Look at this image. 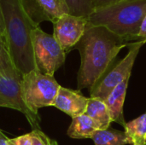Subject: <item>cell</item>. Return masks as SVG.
<instances>
[{"mask_svg": "<svg viewBox=\"0 0 146 145\" xmlns=\"http://www.w3.org/2000/svg\"><path fill=\"white\" fill-rule=\"evenodd\" d=\"M85 114L98 124L100 130L108 129L112 122L110 110L104 100L99 98H88V104Z\"/></svg>", "mask_w": 146, "mask_h": 145, "instance_id": "13", "label": "cell"}, {"mask_svg": "<svg viewBox=\"0 0 146 145\" xmlns=\"http://www.w3.org/2000/svg\"><path fill=\"white\" fill-rule=\"evenodd\" d=\"M138 41H144L146 43V15L142 21L139 32L138 35Z\"/></svg>", "mask_w": 146, "mask_h": 145, "instance_id": "21", "label": "cell"}, {"mask_svg": "<svg viewBox=\"0 0 146 145\" xmlns=\"http://www.w3.org/2000/svg\"><path fill=\"white\" fill-rule=\"evenodd\" d=\"M53 36L62 50L69 52L83 37L88 21L85 17L64 14L53 22Z\"/></svg>", "mask_w": 146, "mask_h": 145, "instance_id": "8", "label": "cell"}, {"mask_svg": "<svg viewBox=\"0 0 146 145\" xmlns=\"http://www.w3.org/2000/svg\"><path fill=\"white\" fill-rule=\"evenodd\" d=\"M98 130L100 128L98 124L87 115L83 114L72 118L67 134L69 138L74 139H92L94 133Z\"/></svg>", "mask_w": 146, "mask_h": 145, "instance_id": "12", "label": "cell"}, {"mask_svg": "<svg viewBox=\"0 0 146 145\" xmlns=\"http://www.w3.org/2000/svg\"><path fill=\"white\" fill-rule=\"evenodd\" d=\"M9 145H32V138L31 134H24L14 138H9Z\"/></svg>", "mask_w": 146, "mask_h": 145, "instance_id": "19", "label": "cell"}, {"mask_svg": "<svg viewBox=\"0 0 146 145\" xmlns=\"http://www.w3.org/2000/svg\"><path fill=\"white\" fill-rule=\"evenodd\" d=\"M0 40H1V41H3V40H2V38H1V37H0ZM3 43H4V42H3Z\"/></svg>", "mask_w": 146, "mask_h": 145, "instance_id": "24", "label": "cell"}, {"mask_svg": "<svg viewBox=\"0 0 146 145\" xmlns=\"http://www.w3.org/2000/svg\"><path fill=\"white\" fill-rule=\"evenodd\" d=\"M0 74L7 76L21 75L15 68L6 44L0 40Z\"/></svg>", "mask_w": 146, "mask_h": 145, "instance_id": "17", "label": "cell"}, {"mask_svg": "<svg viewBox=\"0 0 146 145\" xmlns=\"http://www.w3.org/2000/svg\"><path fill=\"white\" fill-rule=\"evenodd\" d=\"M30 134L32 145H58L55 140L50 139L41 130H33Z\"/></svg>", "mask_w": 146, "mask_h": 145, "instance_id": "18", "label": "cell"}, {"mask_svg": "<svg viewBox=\"0 0 146 145\" xmlns=\"http://www.w3.org/2000/svg\"><path fill=\"white\" fill-rule=\"evenodd\" d=\"M0 145H9V138L0 130Z\"/></svg>", "mask_w": 146, "mask_h": 145, "instance_id": "23", "label": "cell"}, {"mask_svg": "<svg viewBox=\"0 0 146 145\" xmlns=\"http://www.w3.org/2000/svg\"><path fill=\"white\" fill-rule=\"evenodd\" d=\"M33 52L37 69L50 76H54L66 58V52L54 36L44 32L39 26L33 32Z\"/></svg>", "mask_w": 146, "mask_h": 145, "instance_id": "6", "label": "cell"}, {"mask_svg": "<svg viewBox=\"0 0 146 145\" xmlns=\"http://www.w3.org/2000/svg\"><path fill=\"white\" fill-rule=\"evenodd\" d=\"M0 37L2 38V40L4 42V44H6V41H5V25H4L3 15L1 5H0Z\"/></svg>", "mask_w": 146, "mask_h": 145, "instance_id": "22", "label": "cell"}, {"mask_svg": "<svg viewBox=\"0 0 146 145\" xmlns=\"http://www.w3.org/2000/svg\"><path fill=\"white\" fill-rule=\"evenodd\" d=\"M95 145H125L128 144L125 132H120L113 128L97 131L92 136Z\"/></svg>", "mask_w": 146, "mask_h": 145, "instance_id": "16", "label": "cell"}, {"mask_svg": "<svg viewBox=\"0 0 146 145\" xmlns=\"http://www.w3.org/2000/svg\"><path fill=\"white\" fill-rule=\"evenodd\" d=\"M125 133L128 144L146 145V114L127 122Z\"/></svg>", "mask_w": 146, "mask_h": 145, "instance_id": "14", "label": "cell"}, {"mask_svg": "<svg viewBox=\"0 0 146 145\" xmlns=\"http://www.w3.org/2000/svg\"><path fill=\"white\" fill-rule=\"evenodd\" d=\"M21 3L27 15L37 25L44 21L53 22L64 15L57 0H21Z\"/></svg>", "mask_w": 146, "mask_h": 145, "instance_id": "9", "label": "cell"}, {"mask_svg": "<svg viewBox=\"0 0 146 145\" xmlns=\"http://www.w3.org/2000/svg\"><path fill=\"white\" fill-rule=\"evenodd\" d=\"M64 14L88 18L95 10L92 0H57Z\"/></svg>", "mask_w": 146, "mask_h": 145, "instance_id": "15", "label": "cell"}, {"mask_svg": "<svg viewBox=\"0 0 146 145\" xmlns=\"http://www.w3.org/2000/svg\"><path fill=\"white\" fill-rule=\"evenodd\" d=\"M129 44L106 27L88 23L74 48L80 51L81 59L77 77L78 91L91 89L112 65L121 49Z\"/></svg>", "mask_w": 146, "mask_h": 145, "instance_id": "1", "label": "cell"}, {"mask_svg": "<svg viewBox=\"0 0 146 145\" xmlns=\"http://www.w3.org/2000/svg\"><path fill=\"white\" fill-rule=\"evenodd\" d=\"M144 41L131 42L127 56L117 63L113 62L104 74L90 89V97L105 100L110 93L126 79L130 78L133 67Z\"/></svg>", "mask_w": 146, "mask_h": 145, "instance_id": "5", "label": "cell"}, {"mask_svg": "<svg viewBox=\"0 0 146 145\" xmlns=\"http://www.w3.org/2000/svg\"><path fill=\"white\" fill-rule=\"evenodd\" d=\"M21 87L27 105L33 112L38 114L39 109L53 106L61 85L54 76L44 74L36 69L22 75Z\"/></svg>", "mask_w": 146, "mask_h": 145, "instance_id": "4", "label": "cell"}, {"mask_svg": "<svg viewBox=\"0 0 146 145\" xmlns=\"http://www.w3.org/2000/svg\"><path fill=\"white\" fill-rule=\"evenodd\" d=\"M6 46L13 64L22 76L36 70L33 52V32L38 25L26 13L21 0H0Z\"/></svg>", "mask_w": 146, "mask_h": 145, "instance_id": "2", "label": "cell"}, {"mask_svg": "<svg viewBox=\"0 0 146 145\" xmlns=\"http://www.w3.org/2000/svg\"><path fill=\"white\" fill-rule=\"evenodd\" d=\"M88 98L80 93V91L71 90L61 86L54 101L53 106L72 118L86 113Z\"/></svg>", "mask_w": 146, "mask_h": 145, "instance_id": "10", "label": "cell"}, {"mask_svg": "<svg viewBox=\"0 0 146 145\" xmlns=\"http://www.w3.org/2000/svg\"><path fill=\"white\" fill-rule=\"evenodd\" d=\"M122 1H125V0H92V3H93L94 8L96 9L98 8L115 4V3H120Z\"/></svg>", "mask_w": 146, "mask_h": 145, "instance_id": "20", "label": "cell"}, {"mask_svg": "<svg viewBox=\"0 0 146 145\" xmlns=\"http://www.w3.org/2000/svg\"><path fill=\"white\" fill-rule=\"evenodd\" d=\"M129 78L126 79L120 85H118L104 100L110 115L112 121L119 123L124 128H126L127 123L123 115V106L126 99Z\"/></svg>", "mask_w": 146, "mask_h": 145, "instance_id": "11", "label": "cell"}, {"mask_svg": "<svg viewBox=\"0 0 146 145\" xmlns=\"http://www.w3.org/2000/svg\"><path fill=\"white\" fill-rule=\"evenodd\" d=\"M21 75L7 76L0 74V107L9 108L23 114L33 130H40L38 114L33 112L27 105L21 87Z\"/></svg>", "mask_w": 146, "mask_h": 145, "instance_id": "7", "label": "cell"}, {"mask_svg": "<svg viewBox=\"0 0 146 145\" xmlns=\"http://www.w3.org/2000/svg\"><path fill=\"white\" fill-rule=\"evenodd\" d=\"M146 15V0H125L96 9L87 18L92 26H104L127 42L136 40Z\"/></svg>", "mask_w": 146, "mask_h": 145, "instance_id": "3", "label": "cell"}]
</instances>
